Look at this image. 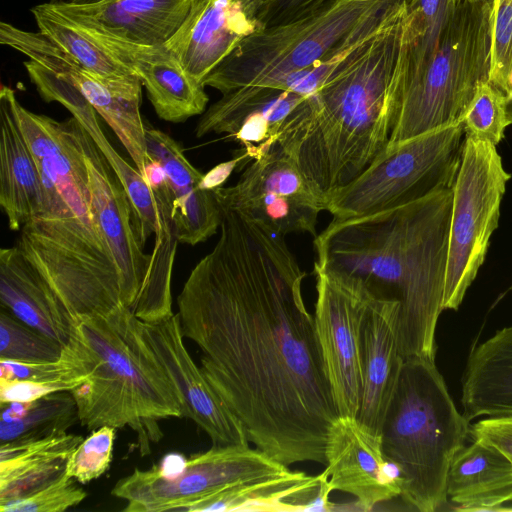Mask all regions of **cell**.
Returning <instances> with one entry per match:
<instances>
[{
	"label": "cell",
	"mask_w": 512,
	"mask_h": 512,
	"mask_svg": "<svg viewBox=\"0 0 512 512\" xmlns=\"http://www.w3.org/2000/svg\"><path fill=\"white\" fill-rule=\"evenodd\" d=\"M31 12L39 31L87 70L106 79L137 75L126 67L49 3L36 5Z\"/></svg>",
	"instance_id": "obj_33"
},
{
	"label": "cell",
	"mask_w": 512,
	"mask_h": 512,
	"mask_svg": "<svg viewBox=\"0 0 512 512\" xmlns=\"http://www.w3.org/2000/svg\"><path fill=\"white\" fill-rule=\"evenodd\" d=\"M491 1L462 0L423 73L402 94L388 145L460 124L491 68Z\"/></svg>",
	"instance_id": "obj_8"
},
{
	"label": "cell",
	"mask_w": 512,
	"mask_h": 512,
	"mask_svg": "<svg viewBox=\"0 0 512 512\" xmlns=\"http://www.w3.org/2000/svg\"><path fill=\"white\" fill-rule=\"evenodd\" d=\"M507 116L510 125H512V95L507 98Z\"/></svg>",
	"instance_id": "obj_46"
},
{
	"label": "cell",
	"mask_w": 512,
	"mask_h": 512,
	"mask_svg": "<svg viewBox=\"0 0 512 512\" xmlns=\"http://www.w3.org/2000/svg\"><path fill=\"white\" fill-rule=\"evenodd\" d=\"M315 328L339 416L356 418L362 399V341L375 297L357 280L314 266Z\"/></svg>",
	"instance_id": "obj_12"
},
{
	"label": "cell",
	"mask_w": 512,
	"mask_h": 512,
	"mask_svg": "<svg viewBox=\"0 0 512 512\" xmlns=\"http://www.w3.org/2000/svg\"><path fill=\"white\" fill-rule=\"evenodd\" d=\"M452 200V188H446L397 208L333 218L314 237L315 267L357 280L375 298L399 304L404 358L435 360Z\"/></svg>",
	"instance_id": "obj_2"
},
{
	"label": "cell",
	"mask_w": 512,
	"mask_h": 512,
	"mask_svg": "<svg viewBox=\"0 0 512 512\" xmlns=\"http://www.w3.org/2000/svg\"><path fill=\"white\" fill-rule=\"evenodd\" d=\"M461 403L469 421L512 415V325L471 351L462 379Z\"/></svg>",
	"instance_id": "obj_27"
},
{
	"label": "cell",
	"mask_w": 512,
	"mask_h": 512,
	"mask_svg": "<svg viewBox=\"0 0 512 512\" xmlns=\"http://www.w3.org/2000/svg\"><path fill=\"white\" fill-rule=\"evenodd\" d=\"M142 335L175 389L182 417L193 420L213 446L249 445L246 429L189 355L178 313L159 322L141 320Z\"/></svg>",
	"instance_id": "obj_14"
},
{
	"label": "cell",
	"mask_w": 512,
	"mask_h": 512,
	"mask_svg": "<svg viewBox=\"0 0 512 512\" xmlns=\"http://www.w3.org/2000/svg\"><path fill=\"white\" fill-rule=\"evenodd\" d=\"M469 434L435 362L406 357L380 437L408 506L433 512L447 503L448 471Z\"/></svg>",
	"instance_id": "obj_6"
},
{
	"label": "cell",
	"mask_w": 512,
	"mask_h": 512,
	"mask_svg": "<svg viewBox=\"0 0 512 512\" xmlns=\"http://www.w3.org/2000/svg\"><path fill=\"white\" fill-rule=\"evenodd\" d=\"M333 491L325 471L317 476L292 471L289 475L236 486L191 505L187 512L204 511H327Z\"/></svg>",
	"instance_id": "obj_26"
},
{
	"label": "cell",
	"mask_w": 512,
	"mask_h": 512,
	"mask_svg": "<svg viewBox=\"0 0 512 512\" xmlns=\"http://www.w3.org/2000/svg\"><path fill=\"white\" fill-rule=\"evenodd\" d=\"M64 346L24 324L5 309L0 312V360L41 363L58 360Z\"/></svg>",
	"instance_id": "obj_36"
},
{
	"label": "cell",
	"mask_w": 512,
	"mask_h": 512,
	"mask_svg": "<svg viewBox=\"0 0 512 512\" xmlns=\"http://www.w3.org/2000/svg\"><path fill=\"white\" fill-rule=\"evenodd\" d=\"M263 27L249 0H193L164 45L186 73L202 83L243 39Z\"/></svg>",
	"instance_id": "obj_19"
},
{
	"label": "cell",
	"mask_w": 512,
	"mask_h": 512,
	"mask_svg": "<svg viewBox=\"0 0 512 512\" xmlns=\"http://www.w3.org/2000/svg\"><path fill=\"white\" fill-rule=\"evenodd\" d=\"M220 237L177 298L200 369L256 448L289 466L325 464L339 417L299 267L282 236L220 207Z\"/></svg>",
	"instance_id": "obj_1"
},
{
	"label": "cell",
	"mask_w": 512,
	"mask_h": 512,
	"mask_svg": "<svg viewBox=\"0 0 512 512\" xmlns=\"http://www.w3.org/2000/svg\"><path fill=\"white\" fill-rule=\"evenodd\" d=\"M244 161V156L239 155L230 161L215 166L208 173L203 175L201 181L202 188L215 191L216 189L223 187L222 185L236 166L241 164V167H243Z\"/></svg>",
	"instance_id": "obj_43"
},
{
	"label": "cell",
	"mask_w": 512,
	"mask_h": 512,
	"mask_svg": "<svg viewBox=\"0 0 512 512\" xmlns=\"http://www.w3.org/2000/svg\"><path fill=\"white\" fill-rule=\"evenodd\" d=\"M54 392L59 391L54 386L45 383L0 379V404L31 402Z\"/></svg>",
	"instance_id": "obj_42"
},
{
	"label": "cell",
	"mask_w": 512,
	"mask_h": 512,
	"mask_svg": "<svg viewBox=\"0 0 512 512\" xmlns=\"http://www.w3.org/2000/svg\"><path fill=\"white\" fill-rule=\"evenodd\" d=\"M1 307L15 318L66 346L75 321L55 292L16 246L0 250Z\"/></svg>",
	"instance_id": "obj_24"
},
{
	"label": "cell",
	"mask_w": 512,
	"mask_h": 512,
	"mask_svg": "<svg viewBox=\"0 0 512 512\" xmlns=\"http://www.w3.org/2000/svg\"><path fill=\"white\" fill-rule=\"evenodd\" d=\"M399 304L375 298L368 310L362 341V399L356 417L380 435L398 384L404 356L399 344Z\"/></svg>",
	"instance_id": "obj_21"
},
{
	"label": "cell",
	"mask_w": 512,
	"mask_h": 512,
	"mask_svg": "<svg viewBox=\"0 0 512 512\" xmlns=\"http://www.w3.org/2000/svg\"><path fill=\"white\" fill-rule=\"evenodd\" d=\"M147 181L156 201L158 229L148 273L132 312L144 322H159L173 315L171 278L179 240L172 199L158 163L148 167Z\"/></svg>",
	"instance_id": "obj_30"
},
{
	"label": "cell",
	"mask_w": 512,
	"mask_h": 512,
	"mask_svg": "<svg viewBox=\"0 0 512 512\" xmlns=\"http://www.w3.org/2000/svg\"><path fill=\"white\" fill-rule=\"evenodd\" d=\"M470 434L474 440L495 448L512 462V415L482 419L472 426Z\"/></svg>",
	"instance_id": "obj_41"
},
{
	"label": "cell",
	"mask_w": 512,
	"mask_h": 512,
	"mask_svg": "<svg viewBox=\"0 0 512 512\" xmlns=\"http://www.w3.org/2000/svg\"><path fill=\"white\" fill-rule=\"evenodd\" d=\"M510 179L495 145L465 136L452 186L444 310L459 308L485 261Z\"/></svg>",
	"instance_id": "obj_10"
},
{
	"label": "cell",
	"mask_w": 512,
	"mask_h": 512,
	"mask_svg": "<svg viewBox=\"0 0 512 512\" xmlns=\"http://www.w3.org/2000/svg\"><path fill=\"white\" fill-rule=\"evenodd\" d=\"M55 1H57V0H51V2H55Z\"/></svg>",
	"instance_id": "obj_48"
},
{
	"label": "cell",
	"mask_w": 512,
	"mask_h": 512,
	"mask_svg": "<svg viewBox=\"0 0 512 512\" xmlns=\"http://www.w3.org/2000/svg\"><path fill=\"white\" fill-rule=\"evenodd\" d=\"M77 480L64 473L61 477L18 500L0 504L1 512H63L81 503L87 496Z\"/></svg>",
	"instance_id": "obj_39"
},
{
	"label": "cell",
	"mask_w": 512,
	"mask_h": 512,
	"mask_svg": "<svg viewBox=\"0 0 512 512\" xmlns=\"http://www.w3.org/2000/svg\"><path fill=\"white\" fill-rule=\"evenodd\" d=\"M411 0H330L290 21L252 33L202 81L222 94L245 86L281 90L292 74L375 30L394 6Z\"/></svg>",
	"instance_id": "obj_7"
},
{
	"label": "cell",
	"mask_w": 512,
	"mask_h": 512,
	"mask_svg": "<svg viewBox=\"0 0 512 512\" xmlns=\"http://www.w3.org/2000/svg\"><path fill=\"white\" fill-rule=\"evenodd\" d=\"M69 20L138 75L160 119L179 123L205 112L209 101L205 86L186 73L164 44L132 43L98 27Z\"/></svg>",
	"instance_id": "obj_18"
},
{
	"label": "cell",
	"mask_w": 512,
	"mask_h": 512,
	"mask_svg": "<svg viewBox=\"0 0 512 512\" xmlns=\"http://www.w3.org/2000/svg\"><path fill=\"white\" fill-rule=\"evenodd\" d=\"M292 471L258 448L249 445L212 446L192 454L175 477L160 476L154 467L119 479L111 493L125 500V512L187 511L221 491L281 478Z\"/></svg>",
	"instance_id": "obj_11"
},
{
	"label": "cell",
	"mask_w": 512,
	"mask_h": 512,
	"mask_svg": "<svg viewBox=\"0 0 512 512\" xmlns=\"http://www.w3.org/2000/svg\"><path fill=\"white\" fill-rule=\"evenodd\" d=\"M187 458L179 453L165 455L158 465H154L156 472L165 478H172L178 475L186 466Z\"/></svg>",
	"instance_id": "obj_44"
},
{
	"label": "cell",
	"mask_w": 512,
	"mask_h": 512,
	"mask_svg": "<svg viewBox=\"0 0 512 512\" xmlns=\"http://www.w3.org/2000/svg\"><path fill=\"white\" fill-rule=\"evenodd\" d=\"M249 1H251V0H249Z\"/></svg>",
	"instance_id": "obj_49"
},
{
	"label": "cell",
	"mask_w": 512,
	"mask_h": 512,
	"mask_svg": "<svg viewBox=\"0 0 512 512\" xmlns=\"http://www.w3.org/2000/svg\"><path fill=\"white\" fill-rule=\"evenodd\" d=\"M506 97L512 95V0H493L489 79Z\"/></svg>",
	"instance_id": "obj_38"
},
{
	"label": "cell",
	"mask_w": 512,
	"mask_h": 512,
	"mask_svg": "<svg viewBox=\"0 0 512 512\" xmlns=\"http://www.w3.org/2000/svg\"><path fill=\"white\" fill-rule=\"evenodd\" d=\"M220 207L237 211L286 236L315 237L326 203L278 143L253 160L236 184L214 191Z\"/></svg>",
	"instance_id": "obj_13"
},
{
	"label": "cell",
	"mask_w": 512,
	"mask_h": 512,
	"mask_svg": "<svg viewBox=\"0 0 512 512\" xmlns=\"http://www.w3.org/2000/svg\"><path fill=\"white\" fill-rule=\"evenodd\" d=\"M116 428L105 425L83 439L71 453L65 473L78 483L86 484L102 476L110 467Z\"/></svg>",
	"instance_id": "obj_37"
},
{
	"label": "cell",
	"mask_w": 512,
	"mask_h": 512,
	"mask_svg": "<svg viewBox=\"0 0 512 512\" xmlns=\"http://www.w3.org/2000/svg\"><path fill=\"white\" fill-rule=\"evenodd\" d=\"M411 1L391 8L307 98L279 144L324 200L361 174L386 148L403 87L404 21Z\"/></svg>",
	"instance_id": "obj_3"
},
{
	"label": "cell",
	"mask_w": 512,
	"mask_h": 512,
	"mask_svg": "<svg viewBox=\"0 0 512 512\" xmlns=\"http://www.w3.org/2000/svg\"><path fill=\"white\" fill-rule=\"evenodd\" d=\"M23 64L42 99L63 105L89 134L111 166L129 197L135 229L144 247L158 229L156 201L148 182L112 146L98 122V113L71 82L33 60L29 59Z\"/></svg>",
	"instance_id": "obj_20"
},
{
	"label": "cell",
	"mask_w": 512,
	"mask_h": 512,
	"mask_svg": "<svg viewBox=\"0 0 512 512\" xmlns=\"http://www.w3.org/2000/svg\"><path fill=\"white\" fill-rule=\"evenodd\" d=\"M461 1L411 0L404 21L402 94L429 65Z\"/></svg>",
	"instance_id": "obj_32"
},
{
	"label": "cell",
	"mask_w": 512,
	"mask_h": 512,
	"mask_svg": "<svg viewBox=\"0 0 512 512\" xmlns=\"http://www.w3.org/2000/svg\"><path fill=\"white\" fill-rule=\"evenodd\" d=\"M464 140L462 125L455 124L386 147L329 198L326 211L334 219L361 217L452 188Z\"/></svg>",
	"instance_id": "obj_9"
},
{
	"label": "cell",
	"mask_w": 512,
	"mask_h": 512,
	"mask_svg": "<svg viewBox=\"0 0 512 512\" xmlns=\"http://www.w3.org/2000/svg\"><path fill=\"white\" fill-rule=\"evenodd\" d=\"M80 141L88 172L92 211L118 270L122 303L133 311L148 273L151 254L144 253L139 241L131 202L124 187L81 125Z\"/></svg>",
	"instance_id": "obj_15"
},
{
	"label": "cell",
	"mask_w": 512,
	"mask_h": 512,
	"mask_svg": "<svg viewBox=\"0 0 512 512\" xmlns=\"http://www.w3.org/2000/svg\"><path fill=\"white\" fill-rule=\"evenodd\" d=\"M193 0H105L87 6L49 2L73 21L142 45H163L185 20Z\"/></svg>",
	"instance_id": "obj_23"
},
{
	"label": "cell",
	"mask_w": 512,
	"mask_h": 512,
	"mask_svg": "<svg viewBox=\"0 0 512 512\" xmlns=\"http://www.w3.org/2000/svg\"><path fill=\"white\" fill-rule=\"evenodd\" d=\"M460 124L466 137L497 146L510 125L505 93L489 80L481 82L461 117Z\"/></svg>",
	"instance_id": "obj_34"
},
{
	"label": "cell",
	"mask_w": 512,
	"mask_h": 512,
	"mask_svg": "<svg viewBox=\"0 0 512 512\" xmlns=\"http://www.w3.org/2000/svg\"><path fill=\"white\" fill-rule=\"evenodd\" d=\"M13 110L43 185L40 211L20 230L16 246L46 280L73 320L125 307L118 270L92 211L80 124L26 109Z\"/></svg>",
	"instance_id": "obj_4"
},
{
	"label": "cell",
	"mask_w": 512,
	"mask_h": 512,
	"mask_svg": "<svg viewBox=\"0 0 512 512\" xmlns=\"http://www.w3.org/2000/svg\"><path fill=\"white\" fill-rule=\"evenodd\" d=\"M307 97L294 92L245 86L222 94L202 114L195 128L197 137L226 133L243 147L245 164L279 143Z\"/></svg>",
	"instance_id": "obj_16"
},
{
	"label": "cell",
	"mask_w": 512,
	"mask_h": 512,
	"mask_svg": "<svg viewBox=\"0 0 512 512\" xmlns=\"http://www.w3.org/2000/svg\"><path fill=\"white\" fill-rule=\"evenodd\" d=\"M82 440L66 432L35 441L0 444V504L25 498L61 477Z\"/></svg>",
	"instance_id": "obj_29"
},
{
	"label": "cell",
	"mask_w": 512,
	"mask_h": 512,
	"mask_svg": "<svg viewBox=\"0 0 512 512\" xmlns=\"http://www.w3.org/2000/svg\"><path fill=\"white\" fill-rule=\"evenodd\" d=\"M330 0H251L256 18L264 27L290 21L323 6Z\"/></svg>",
	"instance_id": "obj_40"
},
{
	"label": "cell",
	"mask_w": 512,
	"mask_h": 512,
	"mask_svg": "<svg viewBox=\"0 0 512 512\" xmlns=\"http://www.w3.org/2000/svg\"><path fill=\"white\" fill-rule=\"evenodd\" d=\"M105 0H69L68 3L77 6H87L101 3Z\"/></svg>",
	"instance_id": "obj_45"
},
{
	"label": "cell",
	"mask_w": 512,
	"mask_h": 512,
	"mask_svg": "<svg viewBox=\"0 0 512 512\" xmlns=\"http://www.w3.org/2000/svg\"><path fill=\"white\" fill-rule=\"evenodd\" d=\"M87 378V370L74 345L64 346L58 360L24 363L0 360V379L29 380L54 386L58 391H71Z\"/></svg>",
	"instance_id": "obj_35"
},
{
	"label": "cell",
	"mask_w": 512,
	"mask_h": 512,
	"mask_svg": "<svg viewBox=\"0 0 512 512\" xmlns=\"http://www.w3.org/2000/svg\"><path fill=\"white\" fill-rule=\"evenodd\" d=\"M447 498L457 510H501L512 503V462L495 448L474 440L454 457Z\"/></svg>",
	"instance_id": "obj_28"
},
{
	"label": "cell",
	"mask_w": 512,
	"mask_h": 512,
	"mask_svg": "<svg viewBox=\"0 0 512 512\" xmlns=\"http://www.w3.org/2000/svg\"><path fill=\"white\" fill-rule=\"evenodd\" d=\"M15 91L0 89V206L9 228L20 231L41 209L42 178L18 125L12 99Z\"/></svg>",
	"instance_id": "obj_25"
},
{
	"label": "cell",
	"mask_w": 512,
	"mask_h": 512,
	"mask_svg": "<svg viewBox=\"0 0 512 512\" xmlns=\"http://www.w3.org/2000/svg\"><path fill=\"white\" fill-rule=\"evenodd\" d=\"M468 1H493V0H468Z\"/></svg>",
	"instance_id": "obj_47"
},
{
	"label": "cell",
	"mask_w": 512,
	"mask_h": 512,
	"mask_svg": "<svg viewBox=\"0 0 512 512\" xmlns=\"http://www.w3.org/2000/svg\"><path fill=\"white\" fill-rule=\"evenodd\" d=\"M87 378L71 390L78 420L89 430L131 428L139 451L163 437L160 420L182 417L180 399L142 335L141 320L122 307L107 316L76 320L70 341Z\"/></svg>",
	"instance_id": "obj_5"
},
{
	"label": "cell",
	"mask_w": 512,
	"mask_h": 512,
	"mask_svg": "<svg viewBox=\"0 0 512 512\" xmlns=\"http://www.w3.org/2000/svg\"><path fill=\"white\" fill-rule=\"evenodd\" d=\"M325 458L332 490L354 496L363 510L401 496L400 471L386 458L380 435L369 432L356 418L335 420Z\"/></svg>",
	"instance_id": "obj_17"
},
{
	"label": "cell",
	"mask_w": 512,
	"mask_h": 512,
	"mask_svg": "<svg viewBox=\"0 0 512 512\" xmlns=\"http://www.w3.org/2000/svg\"><path fill=\"white\" fill-rule=\"evenodd\" d=\"M149 158L164 171L173 203L179 243L196 245L220 228L222 214L214 191L202 188L203 175L185 157L179 143L158 129L146 128Z\"/></svg>",
	"instance_id": "obj_22"
},
{
	"label": "cell",
	"mask_w": 512,
	"mask_h": 512,
	"mask_svg": "<svg viewBox=\"0 0 512 512\" xmlns=\"http://www.w3.org/2000/svg\"><path fill=\"white\" fill-rule=\"evenodd\" d=\"M0 410V444L60 435L78 420L70 391L54 392L31 402L0 404Z\"/></svg>",
	"instance_id": "obj_31"
}]
</instances>
